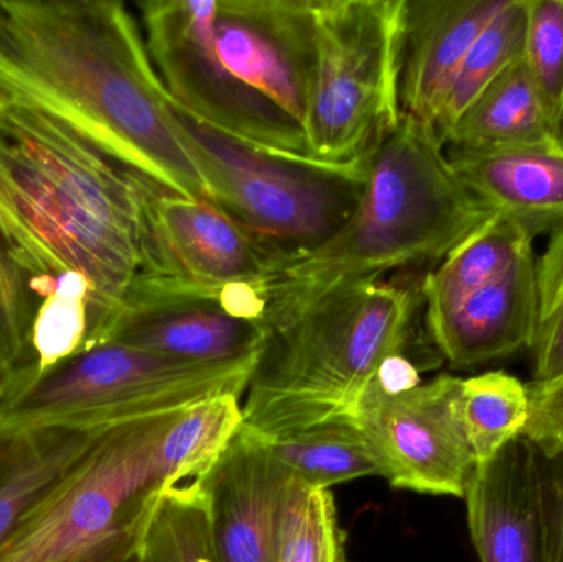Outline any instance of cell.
Here are the masks:
<instances>
[{
  "label": "cell",
  "instance_id": "obj_8",
  "mask_svg": "<svg viewBox=\"0 0 563 562\" xmlns=\"http://www.w3.org/2000/svg\"><path fill=\"white\" fill-rule=\"evenodd\" d=\"M174 109L210 203L267 251L279 271L321 246L356 210L373 158L338 167L280 157L208 128L175 102Z\"/></svg>",
  "mask_w": 563,
  "mask_h": 562
},
{
  "label": "cell",
  "instance_id": "obj_30",
  "mask_svg": "<svg viewBox=\"0 0 563 562\" xmlns=\"http://www.w3.org/2000/svg\"><path fill=\"white\" fill-rule=\"evenodd\" d=\"M525 63L555 131L563 106V0H528Z\"/></svg>",
  "mask_w": 563,
  "mask_h": 562
},
{
  "label": "cell",
  "instance_id": "obj_29",
  "mask_svg": "<svg viewBox=\"0 0 563 562\" xmlns=\"http://www.w3.org/2000/svg\"><path fill=\"white\" fill-rule=\"evenodd\" d=\"M538 329L532 343V382L548 385L563 378V228L549 234L536 260Z\"/></svg>",
  "mask_w": 563,
  "mask_h": 562
},
{
  "label": "cell",
  "instance_id": "obj_22",
  "mask_svg": "<svg viewBox=\"0 0 563 562\" xmlns=\"http://www.w3.org/2000/svg\"><path fill=\"white\" fill-rule=\"evenodd\" d=\"M243 426V405L236 395L213 396L184 409L158 448V485L167 491L201 481Z\"/></svg>",
  "mask_w": 563,
  "mask_h": 562
},
{
  "label": "cell",
  "instance_id": "obj_7",
  "mask_svg": "<svg viewBox=\"0 0 563 562\" xmlns=\"http://www.w3.org/2000/svg\"><path fill=\"white\" fill-rule=\"evenodd\" d=\"M257 360L211 365L102 343L7 399L0 406V442L43 432L109 431L213 396L241 398Z\"/></svg>",
  "mask_w": 563,
  "mask_h": 562
},
{
  "label": "cell",
  "instance_id": "obj_28",
  "mask_svg": "<svg viewBox=\"0 0 563 562\" xmlns=\"http://www.w3.org/2000/svg\"><path fill=\"white\" fill-rule=\"evenodd\" d=\"M43 309L32 276L0 241V406L32 370V339Z\"/></svg>",
  "mask_w": 563,
  "mask_h": 562
},
{
  "label": "cell",
  "instance_id": "obj_4",
  "mask_svg": "<svg viewBox=\"0 0 563 562\" xmlns=\"http://www.w3.org/2000/svg\"><path fill=\"white\" fill-rule=\"evenodd\" d=\"M423 317L422 279L338 287L279 330L257 360L244 425L279 439L351 418L390 360L407 356Z\"/></svg>",
  "mask_w": 563,
  "mask_h": 562
},
{
  "label": "cell",
  "instance_id": "obj_23",
  "mask_svg": "<svg viewBox=\"0 0 563 562\" xmlns=\"http://www.w3.org/2000/svg\"><path fill=\"white\" fill-rule=\"evenodd\" d=\"M269 445L282 467L308 487L330 491L334 485L377 475L366 439L351 418L331 419L269 439Z\"/></svg>",
  "mask_w": 563,
  "mask_h": 562
},
{
  "label": "cell",
  "instance_id": "obj_10",
  "mask_svg": "<svg viewBox=\"0 0 563 562\" xmlns=\"http://www.w3.org/2000/svg\"><path fill=\"white\" fill-rule=\"evenodd\" d=\"M137 7L148 55L181 111L260 151L311 158L303 129L247 95L221 65L211 30V0H145Z\"/></svg>",
  "mask_w": 563,
  "mask_h": 562
},
{
  "label": "cell",
  "instance_id": "obj_16",
  "mask_svg": "<svg viewBox=\"0 0 563 562\" xmlns=\"http://www.w3.org/2000/svg\"><path fill=\"white\" fill-rule=\"evenodd\" d=\"M423 323L453 368H472L531 350L538 329L534 253L498 283L476 290L442 316L423 319Z\"/></svg>",
  "mask_w": 563,
  "mask_h": 562
},
{
  "label": "cell",
  "instance_id": "obj_20",
  "mask_svg": "<svg viewBox=\"0 0 563 562\" xmlns=\"http://www.w3.org/2000/svg\"><path fill=\"white\" fill-rule=\"evenodd\" d=\"M532 238L495 213L422 277L423 319L442 316L476 290L498 283L532 251Z\"/></svg>",
  "mask_w": 563,
  "mask_h": 562
},
{
  "label": "cell",
  "instance_id": "obj_15",
  "mask_svg": "<svg viewBox=\"0 0 563 562\" xmlns=\"http://www.w3.org/2000/svg\"><path fill=\"white\" fill-rule=\"evenodd\" d=\"M288 475L269 439L244 425L200 481L220 562H277Z\"/></svg>",
  "mask_w": 563,
  "mask_h": 562
},
{
  "label": "cell",
  "instance_id": "obj_26",
  "mask_svg": "<svg viewBox=\"0 0 563 562\" xmlns=\"http://www.w3.org/2000/svg\"><path fill=\"white\" fill-rule=\"evenodd\" d=\"M135 562H220L210 504L200 481L167 488L139 544Z\"/></svg>",
  "mask_w": 563,
  "mask_h": 562
},
{
  "label": "cell",
  "instance_id": "obj_21",
  "mask_svg": "<svg viewBox=\"0 0 563 562\" xmlns=\"http://www.w3.org/2000/svg\"><path fill=\"white\" fill-rule=\"evenodd\" d=\"M102 432H43L0 442V544Z\"/></svg>",
  "mask_w": 563,
  "mask_h": 562
},
{
  "label": "cell",
  "instance_id": "obj_2",
  "mask_svg": "<svg viewBox=\"0 0 563 562\" xmlns=\"http://www.w3.org/2000/svg\"><path fill=\"white\" fill-rule=\"evenodd\" d=\"M0 241L36 284H88L99 345L141 273L131 172L69 125L15 106L0 115Z\"/></svg>",
  "mask_w": 563,
  "mask_h": 562
},
{
  "label": "cell",
  "instance_id": "obj_14",
  "mask_svg": "<svg viewBox=\"0 0 563 562\" xmlns=\"http://www.w3.org/2000/svg\"><path fill=\"white\" fill-rule=\"evenodd\" d=\"M269 330L241 317L217 299L170 296L141 283L109 320L102 343H122L145 352L195 363H238L260 359Z\"/></svg>",
  "mask_w": 563,
  "mask_h": 562
},
{
  "label": "cell",
  "instance_id": "obj_19",
  "mask_svg": "<svg viewBox=\"0 0 563 562\" xmlns=\"http://www.w3.org/2000/svg\"><path fill=\"white\" fill-rule=\"evenodd\" d=\"M554 142V122L522 58L509 66L463 112L446 135L445 147L515 151Z\"/></svg>",
  "mask_w": 563,
  "mask_h": 562
},
{
  "label": "cell",
  "instance_id": "obj_24",
  "mask_svg": "<svg viewBox=\"0 0 563 562\" xmlns=\"http://www.w3.org/2000/svg\"><path fill=\"white\" fill-rule=\"evenodd\" d=\"M459 415L478 465L522 438L531 421L528 383L506 372L462 379Z\"/></svg>",
  "mask_w": 563,
  "mask_h": 562
},
{
  "label": "cell",
  "instance_id": "obj_6",
  "mask_svg": "<svg viewBox=\"0 0 563 562\" xmlns=\"http://www.w3.org/2000/svg\"><path fill=\"white\" fill-rule=\"evenodd\" d=\"M407 15L409 0H311L303 134L314 161L369 162L399 128Z\"/></svg>",
  "mask_w": 563,
  "mask_h": 562
},
{
  "label": "cell",
  "instance_id": "obj_5",
  "mask_svg": "<svg viewBox=\"0 0 563 562\" xmlns=\"http://www.w3.org/2000/svg\"><path fill=\"white\" fill-rule=\"evenodd\" d=\"M181 411L109 429L23 515L0 562L134 561L164 495L158 448Z\"/></svg>",
  "mask_w": 563,
  "mask_h": 562
},
{
  "label": "cell",
  "instance_id": "obj_18",
  "mask_svg": "<svg viewBox=\"0 0 563 562\" xmlns=\"http://www.w3.org/2000/svg\"><path fill=\"white\" fill-rule=\"evenodd\" d=\"M463 184L495 213L515 220L529 236L563 228V148L558 144L515 151L445 147Z\"/></svg>",
  "mask_w": 563,
  "mask_h": 562
},
{
  "label": "cell",
  "instance_id": "obj_31",
  "mask_svg": "<svg viewBox=\"0 0 563 562\" xmlns=\"http://www.w3.org/2000/svg\"><path fill=\"white\" fill-rule=\"evenodd\" d=\"M525 436L541 449L542 454L563 459V405L532 412Z\"/></svg>",
  "mask_w": 563,
  "mask_h": 562
},
{
  "label": "cell",
  "instance_id": "obj_1",
  "mask_svg": "<svg viewBox=\"0 0 563 562\" xmlns=\"http://www.w3.org/2000/svg\"><path fill=\"white\" fill-rule=\"evenodd\" d=\"M0 89L125 170L195 200L207 181L142 26L118 0H0Z\"/></svg>",
  "mask_w": 563,
  "mask_h": 562
},
{
  "label": "cell",
  "instance_id": "obj_9",
  "mask_svg": "<svg viewBox=\"0 0 563 562\" xmlns=\"http://www.w3.org/2000/svg\"><path fill=\"white\" fill-rule=\"evenodd\" d=\"M132 180L141 246L135 283L170 296L221 300L241 317L266 326L264 294L279 273L277 261L214 205L137 174Z\"/></svg>",
  "mask_w": 563,
  "mask_h": 562
},
{
  "label": "cell",
  "instance_id": "obj_17",
  "mask_svg": "<svg viewBox=\"0 0 563 562\" xmlns=\"http://www.w3.org/2000/svg\"><path fill=\"white\" fill-rule=\"evenodd\" d=\"M505 3L409 0L400 79L404 114L437 125L466 53Z\"/></svg>",
  "mask_w": 563,
  "mask_h": 562
},
{
  "label": "cell",
  "instance_id": "obj_13",
  "mask_svg": "<svg viewBox=\"0 0 563 562\" xmlns=\"http://www.w3.org/2000/svg\"><path fill=\"white\" fill-rule=\"evenodd\" d=\"M211 30L230 78L303 129L313 58L311 0H211Z\"/></svg>",
  "mask_w": 563,
  "mask_h": 562
},
{
  "label": "cell",
  "instance_id": "obj_25",
  "mask_svg": "<svg viewBox=\"0 0 563 562\" xmlns=\"http://www.w3.org/2000/svg\"><path fill=\"white\" fill-rule=\"evenodd\" d=\"M526 36L528 0H506L479 33L453 79L435 125L443 142L475 99L509 66L525 58Z\"/></svg>",
  "mask_w": 563,
  "mask_h": 562
},
{
  "label": "cell",
  "instance_id": "obj_11",
  "mask_svg": "<svg viewBox=\"0 0 563 562\" xmlns=\"http://www.w3.org/2000/svg\"><path fill=\"white\" fill-rule=\"evenodd\" d=\"M462 378L440 375L416 385H390L379 375L351 419L390 487L465 498L478 471L459 415Z\"/></svg>",
  "mask_w": 563,
  "mask_h": 562
},
{
  "label": "cell",
  "instance_id": "obj_27",
  "mask_svg": "<svg viewBox=\"0 0 563 562\" xmlns=\"http://www.w3.org/2000/svg\"><path fill=\"white\" fill-rule=\"evenodd\" d=\"M277 562H350L333 495L288 475Z\"/></svg>",
  "mask_w": 563,
  "mask_h": 562
},
{
  "label": "cell",
  "instance_id": "obj_3",
  "mask_svg": "<svg viewBox=\"0 0 563 562\" xmlns=\"http://www.w3.org/2000/svg\"><path fill=\"white\" fill-rule=\"evenodd\" d=\"M495 211L453 170L435 125L404 114L371 161L346 223L267 284L269 333L338 287L443 261Z\"/></svg>",
  "mask_w": 563,
  "mask_h": 562
},
{
  "label": "cell",
  "instance_id": "obj_34",
  "mask_svg": "<svg viewBox=\"0 0 563 562\" xmlns=\"http://www.w3.org/2000/svg\"><path fill=\"white\" fill-rule=\"evenodd\" d=\"M555 144L563 148V106L558 121H555Z\"/></svg>",
  "mask_w": 563,
  "mask_h": 562
},
{
  "label": "cell",
  "instance_id": "obj_33",
  "mask_svg": "<svg viewBox=\"0 0 563 562\" xmlns=\"http://www.w3.org/2000/svg\"><path fill=\"white\" fill-rule=\"evenodd\" d=\"M13 106H15L13 99L10 98L3 89H0V115L5 114V112L9 111L10 108H13Z\"/></svg>",
  "mask_w": 563,
  "mask_h": 562
},
{
  "label": "cell",
  "instance_id": "obj_12",
  "mask_svg": "<svg viewBox=\"0 0 563 562\" xmlns=\"http://www.w3.org/2000/svg\"><path fill=\"white\" fill-rule=\"evenodd\" d=\"M465 502L479 562H563V459L531 439L478 465Z\"/></svg>",
  "mask_w": 563,
  "mask_h": 562
},
{
  "label": "cell",
  "instance_id": "obj_32",
  "mask_svg": "<svg viewBox=\"0 0 563 562\" xmlns=\"http://www.w3.org/2000/svg\"><path fill=\"white\" fill-rule=\"evenodd\" d=\"M529 395H531V412L544 411L563 405V378L548 385H536L528 383Z\"/></svg>",
  "mask_w": 563,
  "mask_h": 562
}]
</instances>
